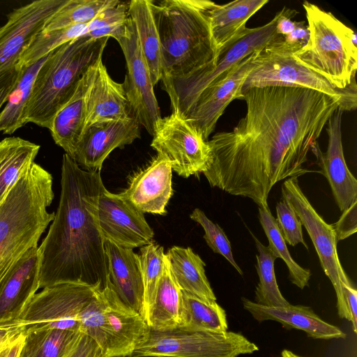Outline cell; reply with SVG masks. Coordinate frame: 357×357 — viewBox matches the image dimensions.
<instances>
[{"label": "cell", "mask_w": 357, "mask_h": 357, "mask_svg": "<svg viewBox=\"0 0 357 357\" xmlns=\"http://www.w3.org/2000/svg\"><path fill=\"white\" fill-rule=\"evenodd\" d=\"M48 55L34 63L21 67L17 84L0 112V132L13 134L27 123V109L33 84Z\"/></svg>", "instance_id": "31"}, {"label": "cell", "mask_w": 357, "mask_h": 357, "mask_svg": "<svg viewBox=\"0 0 357 357\" xmlns=\"http://www.w3.org/2000/svg\"><path fill=\"white\" fill-rule=\"evenodd\" d=\"M181 327L211 333L228 330L225 310L216 302H207L182 291Z\"/></svg>", "instance_id": "32"}, {"label": "cell", "mask_w": 357, "mask_h": 357, "mask_svg": "<svg viewBox=\"0 0 357 357\" xmlns=\"http://www.w3.org/2000/svg\"><path fill=\"white\" fill-rule=\"evenodd\" d=\"M139 126L133 116L95 123L84 130L71 158L80 167L100 171L112 151L140 137Z\"/></svg>", "instance_id": "17"}, {"label": "cell", "mask_w": 357, "mask_h": 357, "mask_svg": "<svg viewBox=\"0 0 357 357\" xmlns=\"http://www.w3.org/2000/svg\"><path fill=\"white\" fill-rule=\"evenodd\" d=\"M107 283L120 300L144 318V283L139 255L132 249L105 241Z\"/></svg>", "instance_id": "23"}, {"label": "cell", "mask_w": 357, "mask_h": 357, "mask_svg": "<svg viewBox=\"0 0 357 357\" xmlns=\"http://www.w3.org/2000/svg\"><path fill=\"white\" fill-rule=\"evenodd\" d=\"M282 198L294 208L307 230L326 275L331 280L337 296L339 317L351 321L341 283L352 284L344 272L337 252V239L332 225L325 222L312 206L299 186L298 178H287L281 188Z\"/></svg>", "instance_id": "10"}, {"label": "cell", "mask_w": 357, "mask_h": 357, "mask_svg": "<svg viewBox=\"0 0 357 357\" xmlns=\"http://www.w3.org/2000/svg\"><path fill=\"white\" fill-rule=\"evenodd\" d=\"M101 294L107 340L103 357H130L146 340L151 328L145 319L123 303L109 286L102 289Z\"/></svg>", "instance_id": "18"}, {"label": "cell", "mask_w": 357, "mask_h": 357, "mask_svg": "<svg viewBox=\"0 0 357 357\" xmlns=\"http://www.w3.org/2000/svg\"><path fill=\"white\" fill-rule=\"evenodd\" d=\"M151 146L165 158L172 171L188 178L203 173L211 163V149L202 134L178 110L161 118Z\"/></svg>", "instance_id": "12"}, {"label": "cell", "mask_w": 357, "mask_h": 357, "mask_svg": "<svg viewBox=\"0 0 357 357\" xmlns=\"http://www.w3.org/2000/svg\"><path fill=\"white\" fill-rule=\"evenodd\" d=\"M24 340V335L22 333L12 342L0 350V357H19Z\"/></svg>", "instance_id": "50"}, {"label": "cell", "mask_w": 357, "mask_h": 357, "mask_svg": "<svg viewBox=\"0 0 357 357\" xmlns=\"http://www.w3.org/2000/svg\"><path fill=\"white\" fill-rule=\"evenodd\" d=\"M128 18V2L117 1L115 3L100 11L86 24V31L83 36L91 31L124 24Z\"/></svg>", "instance_id": "42"}, {"label": "cell", "mask_w": 357, "mask_h": 357, "mask_svg": "<svg viewBox=\"0 0 357 357\" xmlns=\"http://www.w3.org/2000/svg\"><path fill=\"white\" fill-rule=\"evenodd\" d=\"M357 202L342 211L339 220L332 225L337 241L345 239L357 231Z\"/></svg>", "instance_id": "43"}, {"label": "cell", "mask_w": 357, "mask_h": 357, "mask_svg": "<svg viewBox=\"0 0 357 357\" xmlns=\"http://www.w3.org/2000/svg\"><path fill=\"white\" fill-rule=\"evenodd\" d=\"M303 7L310 37L307 44L294 53L295 58L338 89L356 84V33L314 3L305 1Z\"/></svg>", "instance_id": "6"}, {"label": "cell", "mask_w": 357, "mask_h": 357, "mask_svg": "<svg viewBox=\"0 0 357 357\" xmlns=\"http://www.w3.org/2000/svg\"><path fill=\"white\" fill-rule=\"evenodd\" d=\"M118 0H67L50 18L43 31L88 24L100 11Z\"/></svg>", "instance_id": "36"}, {"label": "cell", "mask_w": 357, "mask_h": 357, "mask_svg": "<svg viewBox=\"0 0 357 357\" xmlns=\"http://www.w3.org/2000/svg\"><path fill=\"white\" fill-rule=\"evenodd\" d=\"M108 37L81 36L50 52L34 80L26 123L49 129L86 71L102 58Z\"/></svg>", "instance_id": "5"}, {"label": "cell", "mask_w": 357, "mask_h": 357, "mask_svg": "<svg viewBox=\"0 0 357 357\" xmlns=\"http://www.w3.org/2000/svg\"><path fill=\"white\" fill-rule=\"evenodd\" d=\"M172 274L182 291L207 302L216 296L205 273V263L190 248L173 246L165 254Z\"/></svg>", "instance_id": "27"}, {"label": "cell", "mask_w": 357, "mask_h": 357, "mask_svg": "<svg viewBox=\"0 0 357 357\" xmlns=\"http://www.w3.org/2000/svg\"><path fill=\"white\" fill-rule=\"evenodd\" d=\"M22 333L17 321L0 324V350L12 342Z\"/></svg>", "instance_id": "49"}, {"label": "cell", "mask_w": 357, "mask_h": 357, "mask_svg": "<svg viewBox=\"0 0 357 357\" xmlns=\"http://www.w3.org/2000/svg\"><path fill=\"white\" fill-rule=\"evenodd\" d=\"M79 332L47 328L28 331L19 357H63Z\"/></svg>", "instance_id": "33"}, {"label": "cell", "mask_w": 357, "mask_h": 357, "mask_svg": "<svg viewBox=\"0 0 357 357\" xmlns=\"http://www.w3.org/2000/svg\"><path fill=\"white\" fill-rule=\"evenodd\" d=\"M257 248L256 255L257 272L259 282L256 287L255 301L268 307H283L290 303L282 296L277 283L275 273V261L278 259L268 246L250 232Z\"/></svg>", "instance_id": "34"}, {"label": "cell", "mask_w": 357, "mask_h": 357, "mask_svg": "<svg viewBox=\"0 0 357 357\" xmlns=\"http://www.w3.org/2000/svg\"><path fill=\"white\" fill-rule=\"evenodd\" d=\"M342 291L351 317L353 331L357 333V291L353 284L341 283Z\"/></svg>", "instance_id": "48"}, {"label": "cell", "mask_w": 357, "mask_h": 357, "mask_svg": "<svg viewBox=\"0 0 357 357\" xmlns=\"http://www.w3.org/2000/svg\"><path fill=\"white\" fill-rule=\"evenodd\" d=\"M63 357H102V355L97 343L79 331Z\"/></svg>", "instance_id": "44"}, {"label": "cell", "mask_w": 357, "mask_h": 357, "mask_svg": "<svg viewBox=\"0 0 357 357\" xmlns=\"http://www.w3.org/2000/svg\"><path fill=\"white\" fill-rule=\"evenodd\" d=\"M38 246L27 250L0 280V324L15 321L40 288Z\"/></svg>", "instance_id": "20"}, {"label": "cell", "mask_w": 357, "mask_h": 357, "mask_svg": "<svg viewBox=\"0 0 357 357\" xmlns=\"http://www.w3.org/2000/svg\"><path fill=\"white\" fill-rule=\"evenodd\" d=\"M21 69L17 65L0 72V112L17 84Z\"/></svg>", "instance_id": "45"}, {"label": "cell", "mask_w": 357, "mask_h": 357, "mask_svg": "<svg viewBox=\"0 0 357 357\" xmlns=\"http://www.w3.org/2000/svg\"><path fill=\"white\" fill-rule=\"evenodd\" d=\"M208 0L153 1V15L159 34L163 89L171 81L190 76L217 60L212 38Z\"/></svg>", "instance_id": "3"}, {"label": "cell", "mask_w": 357, "mask_h": 357, "mask_svg": "<svg viewBox=\"0 0 357 357\" xmlns=\"http://www.w3.org/2000/svg\"><path fill=\"white\" fill-rule=\"evenodd\" d=\"M89 69L81 78L68 101L54 115L49 128L55 144L61 147L70 157L84 130L85 95L89 82Z\"/></svg>", "instance_id": "25"}, {"label": "cell", "mask_w": 357, "mask_h": 357, "mask_svg": "<svg viewBox=\"0 0 357 357\" xmlns=\"http://www.w3.org/2000/svg\"><path fill=\"white\" fill-rule=\"evenodd\" d=\"M296 50L280 36L260 51L255 52L252 68L245 78L241 92L254 87L292 86L323 93L340 105L344 111L356 108V84L344 89L333 86L324 77L301 64L294 56Z\"/></svg>", "instance_id": "7"}, {"label": "cell", "mask_w": 357, "mask_h": 357, "mask_svg": "<svg viewBox=\"0 0 357 357\" xmlns=\"http://www.w3.org/2000/svg\"><path fill=\"white\" fill-rule=\"evenodd\" d=\"M97 218L105 241L132 250L153 242L154 232L144 213L120 193H112L105 187L98 198Z\"/></svg>", "instance_id": "15"}, {"label": "cell", "mask_w": 357, "mask_h": 357, "mask_svg": "<svg viewBox=\"0 0 357 357\" xmlns=\"http://www.w3.org/2000/svg\"><path fill=\"white\" fill-rule=\"evenodd\" d=\"M259 350L239 333H211L176 327L164 331L150 329L146 340L130 357H238Z\"/></svg>", "instance_id": "8"}, {"label": "cell", "mask_w": 357, "mask_h": 357, "mask_svg": "<svg viewBox=\"0 0 357 357\" xmlns=\"http://www.w3.org/2000/svg\"><path fill=\"white\" fill-rule=\"evenodd\" d=\"M298 12L294 9L284 7L280 12L276 13L277 20L275 24L276 33L285 36L291 33L296 26V21H292Z\"/></svg>", "instance_id": "47"}, {"label": "cell", "mask_w": 357, "mask_h": 357, "mask_svg": "<svg viewBox=\"0 0 357 357\" xmlns=\"http://www.w3.org/2000/svg\"><path fill=\"white\" fill-rule=\"evenodd\" d=\"M268 3V0H236L214 3L209 10V20L218 55L245 31L248 20Z\"/></svg>", "instance_id": "26"}, {"label": "cell", "mask_w": 357, "mask_h": 357, "mask_svg": "<svg viewBox=\"0 0 357 357\" xmlns=\"http://www.w3.org/2000/svg\"><path fill=\"white\" fill-rule=\"evenodd\" d=\"M67 0H36L13 10L0 27V72L18 65L33 38Z\"/></svg>", "instance_id": "14"}, {"label": "cell", "mask_w": 357, "mask_h": 357, "mask_svg": "<svg viewBox=\"0 0 357 357\" xmlns=\"http://www.w3.org/2000/svg\"><path fill=\"white\" fill-rule=\"evenodd\" d=\"M246 113L229 132L207 143L211 163L203 172L211 187L268 208L272 188L312 171L304 167L339 103L309 89L254 87L242 93Z\"/></svg>", "instance_id": "1"}, {"label": "cell", "mask_w": 357, "mask_h": 357, "mask_svg": "<svg viewBox=\"0 0 357 357\" xmlns=\"http://www.w3.org/2000/svg\"><path fill=\"white\" fill-rule=\"evenodd\" d=\"M190 218L204 229V238L213 252L225 257L236 271L243 275L241 268L234 258L230 241L223 229L211 220L199 208H195Z\"/></svg>", "instance_id": "40"}, {"label": "cell", "mask_w": 357, "mask_h": 357, "mask_svg": "<svg viewBox=\"0 0 357 357\" xmlns=\"http://www.w3.org/2000/svg\"><path fill=\"white\" fill-rule=\"evenodd\" d=\"M153 3V1L151 0L129 1L128 15L135 27L142 52L155 86L162 79V68L160 42Z\"/></svg>", "instance_id": "28"}, {"label": "cell", "mask_w": 357, "mask_h": 357, "mask_svg": "<svg viewBox=\"0 0 357 357\" xmlns=\"http://www.w3.org/2000/svg\"><path fill=\"white\" fill-rule=\"evenodd\" d=\"M182 290L175 281L166 257L162 275L159 281L154 302L146 321L154 331L172 329L180 326Z\"/></svg>", "instance_id": "29"}, {"label": "cell", "mask_w": 357, "mask_h": 357, "mask_svg": "<svg viewBox=\"0 0 357 357\" xmlns=\"http://www.w3.org/2000/svg\"><path fill=\"white\" fill-rule=\"evenodd\" d=\"M277 15L268 23L248 28L218 54L213 66L205 67L190 76L170 82L164 90L169 96L172 111L184 116L200 93L249 55L260 51L280 35L276 33Z\"/></svg>", "instance_id": "9"}, {"label": "cell", "mask_w": 357, "mask_h": 357, "mask_svg": "<svg viewBox=\"0 0 357 357\" xmlns=\"http://www.w3.org/2000/svg\"><path fill=\"white\" fill-rule=\"evenodd\" d=\"M278 227L285 241L292 246L302 243L308 249L303 235L302 223L289 202L282 198L276 205Z\"/></svg>", "instance_id": "41"}, {"label": "cell", "mask_w": 357, "mask_h": 357, "mask_svg": "<svg viewBox=\"0 0 357 357\" xmlns=\"http://www.w3.org/2000/svg\"><path fill=\"white\" fill-rule=\"evenodd\" d=\"M259 220L268 238V247L277 258L282 259L287 265L290 282L301 289L308 287L311 271L298 265L291 257L269 208H259Z\"/></svg>", "instance_id": "35"}, {"label": "cell", "mask_w": 357, "mask_h": 357, "mask_svg": "<svg viewBox=\"0 0 357 357\" xmlns=\"http://www.w3.org/2000/svg\"><path fill=\"white\" fill-rule=\"evenodd\" d=\"M52 174L33 162L0 204V280L38 241L55 213L47 208L54 198Z\"/></svg>", "instance_id": "4"}, {"label": "cell", "mask_w": 357, "mask_h": 357, "mask_svg": "<svg viewBox=\"0 0 357 357\" xmlns=\"http://www.w3.org/2000/svg\"><path fill=\"white\" fill-rule=\"evenodd\" d=\"M243 308L258 322L276 321L286 329L303 331L313 339H344L347 337L339 327L321 319L309 306L289 304L283 307H268L242 298Z\"/></svg>", "instance_id": "24"}, {"label": "cell", "mask_w": 357, "mask_h": 357, "mask_svg": "<svg viewBox=\"0 0 357 357\" xmlns=\"http://www.w3.org/2000/svg\"><path fill=\"white\" fill-rule=\"evenodd\" d=\"M337 108L326 124L328 146L322 153L319 144L312 152L317 158L320 172L328 180L333 197L342 212L357 202V180L344 159L342 138V116Z\"/></svg>", "instance_id": "19"}, {"label": "cell", "mask_w": 357, "mask_h": 357, "mask_svg": "<svg viewBox=\"0 0 357 357\" xmlns=\"http://www.w3.org/2000/svg\"><path fill=\"white\" fill-rule=\"evenodd\" d=\"M98 290L78 283L45 287L33 296L15 321L24 334L44 328L79 331V313Z\"/></svg>", "instance_id": "11"}, {"label": "cell", "mask_w": 357, "mask_h": 357, "mask_svg": "<svg viewBox=\"0 0 357 357\" xmlns=\"http://www.w3.org/2000/svg\"><path fill=\"white\" fill-rule=\"evenodd\" d=\"M40 146L18 137H6L0 142V204L33 162Z\"/></svg>", "instance_id": "30"}, {"label": "cell", "mask_w": 357, "mask_h": 357, "mask_svg": "<svg viewBox=\"0 0 357 357\" xmlns=\"http://www.w3.org/2000/svg\"><path fill=\"white\" fill-rule=\"evenodd\" d=\"M79 331L93 340L101 351L102 357L107 350L105 332L104 301L101 290H98L79 315Z\"/></svg>", "instance_id": "39"}, {"label": "cell", "mask_w": 357, "mask_h": 357, "mask_svg": "<svg viewBox=\"0 0 357 357\" xmlns=\"http://www.w3.org/2000/svg\"><path fill=\"white\" fill-rule=\"evenodd\" d=\"M61 195L49 231L38 247L40 288L78 283L102 290L107 283L105 240L97 218L105 188L99 170H84L63 155Z\"/></svg>", "instance_id": "2"}, {"label": "cell", "mask_w": 357, "mask_h": 357, "mask_svg": "<svg viewBox=\"0 0 357 357\" xmlns=\"http://www.w3.org/2000/svg\"><path fill=\"white\" fill-rule=\"evenodd\" d=\"M281 357H303V356L295 354L294 353H293L292 351H291L289 350L284 349L281 353Z\"/></svg>", "instance_id": "51"}, {"label": "cell", "mask_w": 357, "mask_h": 357, "mask_svg": "<svg viewBox=\"0 0 357 357\" xmlns=\"http://www.w3.org/2000/svg\"><path fill=\"white\" fill-rule=\"evenodd\" d=\"M85 106L84 129L95 123L133 116L123 84L112 79L102 58L89 69Z\"/></svg>", "instance_id": "21"}, {"label": "cell", "mask_w": 357, "mask_h": 357, "mask_svg": "<svg viewBox=\"0 0 357 357\" xmlns=\"http://www.w3.org/2000/svg\"><path fill=\"white\" fill-rule=\"evenodd\" d=\"M87 24L44 31L38 33L23 52L18 66H26L46 56L61 45L82 36Z\"/></svg>", "instance_id": "37"}, {"label": "cell", "mask_w": 357, "mask_h": 357, "mask_svg": "<svg viewBox=\"0 0 357 357\" xmlns=\"http://www.w3.org/2000/svg\"><path fill=\"white\" fill-rule=\"evenodd\" d=\"M116 40L123 53L127 74L123 83L132 115L153 135L162 118L150 70L142 52L133 22L129 17Z\"/></svg>", "instance_id": "13"}, {"label": "cell", "mask_w": 357, "mask_h": 357, "mask_svg": "<svg viewBox=\"0 0 357 357\" xmlns=\"http://www.w3.org/2000/svg\"><path fill=\"white\" fill-rule=\"evenodd\" d=\"M138 255L144 283V317L146 320L164 271L166 255L163 248L153 242L141 247Z\"/></svg>", "instance_id": "38"}, {"label": "cell", "mask_w": 357, "mask_h": 357, "mask_svg": "<svg viewBox=\"0 0 357 357\" xmlns=\"http://www.w3.org/2000/svg\"><path fill=\"white\" fill-rule=\"evenodd\" d=\"M310 37L308 26L304 21L297 22L296 28L289 34L283 36L284 42L296 51L305 46Z\"/></svg>", "instance_id": "46"}, {"label": "cell", "mask_w": 357, "mask_h": 357, "mask_svg": "<svg viewBox=\"0 0 357 357\" xmlns=\"http://www.w3.org/2000/svg\"><path fill=\"white\" fill-rule=\"evenodd\" d=\"M172 169L169 162L158 155L131 179L120 193L142 213L164 215L172 195Z\"/></svg>", "instance_id": "22"}, {"label": "cell", "mask_w": 357, "mask_h": 357, "mask_svg": "<svg viewBox=\"0 0 357 357\" xmlns=\"http://www.w3.org/2000/svg\"><path fill=\"white\" fill-rule=\"evenodd\" d=\"M254 53L209 84L185 114V117L202 134L204 140L208 141L229 103L235 99L241 100L242 86L252 68Z\"/></svg>", "instance_id": "16"}]
</instances>
